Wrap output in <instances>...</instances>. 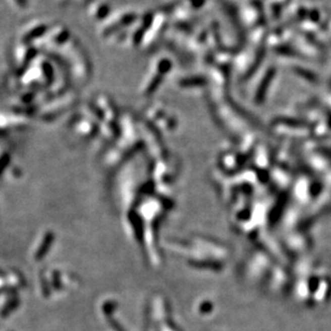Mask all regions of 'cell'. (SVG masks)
I'll list each match as a JSON object with an SVG mask.
<instances>
[{
	"label": "cell",
	"mask_w": 331,
	"mask_h": 331,
	"mask_svg": "<svg viewBox=\"0 0 331 331\" xmlns=\"http://www.w3.org/2000/svg\"><path fill=\"white\" fill-rule=\"evenodd\" d=\"M16 2H18V4L22 7H25L26 6V0H16Z\"/></svg>",
	"instance_id": "cell-1"
}]
</instances>
